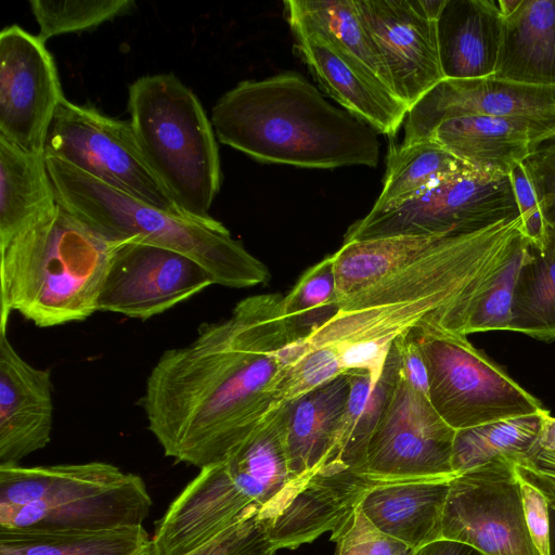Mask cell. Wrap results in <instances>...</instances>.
<instances>
[{"label": "cell", "instance_id": "obj_1", "mask_svg": "<svg viewBox=\"0 0 555 555\" xmlns=\"http://www.w3.org/2000/svg\"><path fill=\"white\" fill-rule=\"evenodd\" d=\"M282 298L247 297L190 345L163 352L141 404L166 456L199 469L222 462L274 409L296 359Z\"/></svg>", "mask_w": 555, "mask_h": 555}, {"label": "cell", "instance_id": "obj_2", "mask_svg": "<svg viewBox=\"0 0 555 555\" xmlns=\"http://www.w3.org/2000/svg\"><path fill=\"white\" fill-rule=\"evenodd\" d=\"M527 241L520 217L439 238L399 271L344 299L337 313L306 341L333 346L345 372L376 382L395 340L429 326L468 335L480 299Z\"/></svg>", "mask_w": 555, "mask_h": 555}, {"label": "cell", "instance_id": "obj_3", "mask_svg": "<svg viewBox=\"0 0 555 555\" xmlns=\"http://www.w3.org/2000/svg\"><path fill=\"white\" fill-rule=\"evenodd\" d=\"M218 140L249 157L302 168L376 167L378 132L295 72L244 80L211 111Z\"/></svg>", "mask_w": 555, "mask_h": 555}, {"label": "cell", "instance_id": "obj_4", "mask_svg": "<svg viewBox=\"0 0 555 555\" xmlns=\"http://www.w3.org/2000/svg\"><path fill=\"white\" fill-rule=\"evenodd\" d=\"M115 244L60 205L0 243V331L13 311L38 327L92 315Z\"/></svg>", "mask_w": 555, "mask_h": 555}, {"label": "cell", "instance_id": "obj_5", "mask_svg": "<svg viewBox=\"0 0 555 555\" xmlns=\"http://www.w3.org/2000/svg\"><path fill=\"white\" fill-rule=\"evenodd\" d=\"M57 204L111 242L132 240L185 255L216 284L243 288L266 283L263 262L218 220L196 219L145 204L52 156H44Z\"/></svg>", "mask_w": 555, "mask_h": 555}, {"label": "cell", "instance_id": "obj_6", "mask_svg": "<svg viewBox=\"0 0 555 555\" xmlns=\"http://www.w3.org/2000/svg\"><path fill=\"white\" fill-rule=\"evenodd\" d=\"M281 404L222 462L203 467L155 522L153 555H185L269 506L291 482Z\"/></svg>", "mask_w": 555, "mask_h": 555}, {"label": "cell", "instance_id": "obj_7", "mask_svg": "<svg viewBox=\"0 0 555 555\" xmlns=\"http://www.w3.org/2000/svg\"><path fill=\"white\" fill-rule=\"evenodd\" d=\"M144 480L105 462L0 466V528L98 530L142 526Z\"/></svg>", "mask_w": 555, "mask_h": 555}, {"label": "cell", "instance_id": "obj_8", "mask_svg": "<svg viewBox=\"0 0 555 555\" xmlns=\"http://www.w3.org/2000/svg\"><path fill=\"white\" fill-rule=\"evenodd\" d=\"M128 112L150 169L186 216L210 219L222 175L214 127L196 94L175 74L142 76Z\"/></svg>", "mask_w": 555, "mask_h": 555}, {"label": "cell", "instance_id": "obj_9", "mask_svg": "<svg viewBox=\"0 0 555 555\" xmlns=\"http://www.w3.org/2000/svg\"><path fill=\"white\" fill-rule=\"evenodd\" d=\"M428 374V399L453 429L538 413L544 408L465 335L429 326L411 330Z\"/></svg>", "mask_w": 555, "mask_h": 555}, {"label": "cell", "instance_id": "obj_10", "mask_svg": "<svg viewBox=\"0 0 555 555\" xmlns=\"http://www.w3.org/2000/svg\"><path fill=\"white\" fill-rule=\"evenodd\" d=\"M518 217L508 175L469 170L396 207L370 211L349 227L344 243L393 236L457 235Z\"/></svg>", "mask_w": 555, "mask_h": 555}, {"label": "cell", "instance_id": "obj_11", "mask_svg": "<svg viewBox=\"0 0 555 555\" xmlns=\"http://www.w3.org/2000/svg\"><path fill=\"white\" fill-rule=\"evenodd\" d=\"M43 154L145 204L184 215L150 169L130 121L65 98L52 118Z\"/></svg>", "mask_w": 555, "mask_h": 555}, {"label": "cell", "instance_id": "obj_12", "mask_svg": "<svg viewBox=\"0 0 555 555\" xmlns=\"http://www.w3.org/2000/svg\"><path fill=\"white\" fill-rule=\"evenodd\" d=\"M455 433L399 371L360 474L375 482L452 479Z\"/></svg>", "mask_w": 555, "mask_h": 555}, {"label": "cell", "instance_id": "obj_13", "mask_svg": "<svg viewBox=\"0 0 555 555\" xmlns=\"http://www.w3.org/2000/svg\"><path fill=\"white\" fill-rule=\"evenodd\" d=\"M441 538L482 555H539L526 525L512 460L496 459L450 481Z\"/></svg>", "mask_w": 555, "mask_h": 555}, {"label": "cell", "instance_id": "obj_14", "mask_svg": "<svg viewBox=\"0 0 555 555\" xmlns=\"http://www.w3.org/2000/svg\"><path fill=\"white\" fill-rule=\"evenodd\" d=\"M212 284L211 274L185 255L132 240L116 242L98 311L146 320Z\"/></svg>", "mask_w": 555, "mask_h": 555}, {"label": "cell", "instance_id": "obj_15", "mask_svg": "<svg viewBox=\"0 0 555 555\" xmlns=\"http://www.w3.org/2000/svg\"><path fill=\"white\" fill-rule=\"evenodd\" d=\"M65 99L46 43L18 25L0 33V137L43 153L54 113Z\"/></svg>", "mask_w": 555, "mask_h": 555}, {"label": "cell", "instance_id": "obj_16", "mask_svg": "<svg viewBox=\"0 0 555 555\" xmlns=\"http://www.w3.org/2000/svg\"><path fill=\"white\" fill-rule=\"evenodd\" d=\"M481 115L524 121L545 142L555 139V86L495 78L442 79L408 112L404 143L425 140L442 121Z\"/></svg>", "mask_w": 555, "mask_h": 555}, {"label": "cell", "instance_id": "obj_17", "mask_svg": "<svg viewBox=\"0 0 555 555\" xmlns=\"http://www.w3.org/2000/svg\"><path fill=\"white\" fill-rule=\"evenodd\" d=\"M377 482L339 463H326L291 480L261 511L272 547L295 550L325 532H338Z\"/></svg>", "mask_w": 555, "mask_h": 555}, {"label": "cell", "instance_id": "obj_18", "mask_svg": "<svg viewBox=\"0 0 555 555\" xmlns=\"http://www.w3.org/2000/svg\"><path fill=\"white\" fill-rule=\"evenodd\" d=\"M360 16L377 44L395 96L408 109L444 79L436 20L423 0H356Z\"/></svg>", "mask_w": 555, "mask_h": 555}, {"label": "cell", "instance_id": "obj_19", "mask_svg": "<svg viewBox=\"0 0 555 555\" xmlns=\"http://www.w3.org/2000/svg\"><path fill=\"white\" fill-rule=\"evenodd\" d=\"M51 371L26 362L0 331V466L47 447L53 427Z\"/></svg>", "mask_w": 555, "mask_h": 555}, {"label": "cell", "instance_id": "obj_20", "mask_svg": "<svg viewBox=\"0 0 555 555\" xmlns=\"http://www.w3.org/2000/svg\"><path fill=\"white\" fill-rule=\"evenodd\" d=\"M295 50L314 80L345 111L390 139L405 120L408 107L369 79L324 41L294 35Z\"/></svg>", "mask_w": 555, "mask_h": 555}, {"label": "cell", "instance_id": "obj_21", "mask_svg": "<svg viewBox=\"0 0 555 555\" xmlns=\"http://www.w3.org/2000/svg\"><path fill=\"white\" fill-rule=\"evenodd\" d=\"M503 16L493 0H446L437 18L440 64L446 79L494 74Z\"/></svg>", "mask_w": 555, "mask_h": 555}, {"label": "cell", "instance_id": "obj_22", "mask_svg": "<svg viewBox=\"0 0 555 555\" xmlns=\"http://www.w3.org/2000/svg\"><path fill=\"white\" fill-rule=\"evenodd\" d=\"M427 139L474 170L493 175H508L543 144L541 134L524 121L481 115L449 118Z\"/></svg>", "mask_w": 555, "mask_h": 555}, {"label": "cell", "instance_id": "obj_23", "mask_svg": "<svg viewBox=\"0 0 555 555\" xmlns=\"http://www.w3.org/2000/svg\"><path fill=\"white\" fill-rule=\"evenodd\" d=\"M452 479L377 482L360 508L377 529L416 551L442 539V517Z\"/></svg>", "mask_w": 555, "mask_h": 555}, {"label": "cell", "instance_id": "obj_24", "mask_svg": "<svg viewBox=\"0 0 555 555\" xmlns=\"http://www.w3.org/2000/svg\"><path fill=\"white\" fill-rule=\"evenodd\" d=\"M284 9L294 35L324 41L352 67L393 94L387 67L356 0H287Z\"/></svg>", "mask_w": 555, "mask_h": 555}, {"label": "cell", "instance_id": "obj_25", "mask_svg": "<svg viewBox=\"0 0 555 555\" xmlns=\"http://www.w3.org/2000/svg\"><path fill=\"white\" fill-rule=\"evenodd\" d=\"M349 389L344 373L284 403L282 431L292 480L311 474L326 459Z\"/></svg>", "mask_w": 555, "mask_h": 555}, {"label": "cell", "instance_id": "obj_26", "mask_svg": "<svg viewBox=\"0 0 555 555\" xmlns=\"http://www.w3.org/2000/svg\"><path fill=\"white\" fill-rule=\"evenodd\" d=\"M495 78L555 86V0H522L503 18Z\"/></svg>", "mask_w": 555, "mask_h": 555}, {"label": "cell", "instance_id": "obj_27", "mask_svg": "<svg viewBox=\"0 0 555 555\" xmlns=\"http://www.w3.org/2000/svg\"><path fill=\"white\" fill-rule=\"evenodd\" d=\"M399 371L400 358L393 344L376 382L366 371L346 372L350 383L348 399L322 465L339 463L361 473L367 444L396 388Z\"/></svg>", "mask_w": 555, "mask_h": 555}, {"label": "cell", "instance_id": "obj_28", "mask_svg": "<svg viewBox=\"0 0 555 555\" xmlns=\"http://www.w3.org/2000/svg\"><path fill=\"white\" fill-rule=\"evenodd\" d=\"M43 153H30L0 137V243L57 208Z\"/></svg>", "mask_w": 555, "mask_h": 555}, {"label": "cell", "instance_id": "obj_29", "mask_svg": "<svg viewBox=\"0 0 555 555\" xmlns=\"http://www.w3.org/2000/svg\"><path fill=\"white\" fill-rule=\"evenodd\" d=\"M0 555H153L142 526L98 530L0 528Z\"/></svg>", "mask_w": 555, "mask_h": 555}, {"label": "cell", "instance_id": "obj_30", "mask_svg": "<svg viewBox=\"0 0 555 555\" xmlns=\"http://www.w3.org/2000/svg\"><path fill=\"white\" fill-rule=\"evenodd\" d=\"M443 236H393L344 243L332 255L339 304L414 261Z\"/></svg>", "mask_w": 555, "mask_h": 555}, {"label": "cell", "instance_id": "obj_31", "mask_svg": "<svg viewBox=\"0 0 555 555\" xmlns=\"http://www.w3.org/2000/svg\"><path fill=\"white\" fill-rule=\"evenodd\" d=\"M474 170L433 140L390 143L383 189L371 212L396 207L439 182Z\"/></svg>", "mask_w": 555, "mask_h": 555}, {"label": "cell", "instance_id": "obj_32", "mask_svg": "<svg viewBox=\"0 0 555 555\" xmlns=\"http://www.w3.org/2000/svg\"><path fill=\"white\" fill-rule=\"evenodd\" d=\"M511 331L555 340V227H547L541 248L529 243L516 279Z\"/></svg>", "mask_w": 555, "mask_h": 555}, {"label": "cell", "instance_id": "obj_33", "mask_svg": "<svg viewBox=\"0 0 555 555\" xmlns=\"http://www.w3.org/2000/svg\"><path fill=\"white\" fill-rule=\"evenodd\" d=\"M548 414L544 409L534 414L456 430L452 452L453 472L459 475L496 459L518 462L540 440Z\"/></svg>", "mask_w": 555, "mask_h": 555}, {"label": "cell", "instance_id": "obj_34", "mask_svg": "<svg viewBox=\"0 0 555 555\" xmlns=\"http://www.w3.org/2000/svg\"><path fill=\"white\" fill-rule=\"evenodd\" d=\"M339 310L332 255L309 268L282 298V314L291 333L306 339Z\"/></svg>", "mask_w": 555, "mask_h": 555}, {"label": "cell", "instance_id": "obj_35", "mask_svg": "<svg viewBox=\"0 0 555 555\" xmlns=\"http://www.w3.org/2000/svg\"><path fill=\"white\" fill-rule=\"evenodd\" d=\"M29 7L39 26L37 36L44 43L59 35L94 29L137 10L133 0H30Z\"/></svg>", "mask_w": 555, "mask_h": 555}, {"label": "cell", "instance_id": "obj_36", "mask_svg": "<svg viewBox=\"0 0 555 555\" xmlns=\"http://www.w3.org/2000/svg\"><path fill=\"white\" fill-rule=\"evenodd\" d=\"M344 373L346 372L335 347L309 346L286 369L276 388L274 408L291 402Z\"/></svg>", "mask_w": 555, "mask_h": 555}, {"label": "cell", "instance_id": "obj_37", "mask_svg": "<svg viewBox=\"0 0 555 555\" xmlns=\"http://www.w3.org/2000/svg\"><path fill=\"white\" fill-rule=\"evenodd\" d=\"M529 246L527 240L489 286L468 325V334L488 331H511V313L518 270Z\"/></svg>", "mask_w": 555, "mask_h": 555}, {"label": "cell", "instance_id": "obj_38", "mask_svg": "<svg viewBox=\"0 0 555 555\" xmlns=\"http://www.w3.org/2000/svg\"><path fill=\"white\" fill-rule=\"evenodd\" d=\"M272 548L261 507L251 506L234 524L185 555H260Z\"/></svg>", "mask_w": 555, "mask_h": 555}, {"label": "cell", "instance_id": "obj_39", "mask_svg": "<svg viewBox=\"0 0 555 555\" xmlns=\"http://www.w3.org/2000/svg\"><path fill=\"white\" fill-rule=\"evenodd\" d=\"M331 541L336 543L335 555H408L413 552L377 529L360 506L352 518L331 535Z\"/></svg>", "mask_w": 555, "mask_h": 555}, {"label": "cell", "instance_id": "obj_40", "mask_svg": "<svg viewBox=\"0 0 555 555\" xmlns=\"http://www.w3.org/2000/svg\"><path fill=\"white\" fill-rule=\"evenodd\" d=\"M515 469L533 485L555 512V418L546 416L540 440L521 460Z\"/></svg>", "mask_w": 555, "mask_h": 555}, {"label": "cell", "instance_id": "obj_41", "mask_svg": "<svg viewBox=\"0 0 555 555\" xmlns=\"http://www.w3.org/2000/svg\"><path fill=\"white\" fill-rule=\"evenodd\" d=\"M508 176L521 219L522 234L532 246L541 248L545 242L548 224L526 162L516 164Z\"/></svg>", "mask_w": 555, "mask_h": 555}, {"label": "cell", "instance_id": "obj_42", "mask_svg": "<svg viewBox=\"0 0 555 555\" xmlns=\"http://www.w3.org/2000/svg\"><path fill=\"white\" fill-rule=\"evenodd\" d=\"M516 472V469H515ZM519 482L526 525L539 555H551L550 506L544 495L520 474Z\"/></svg>", "mask_w": 555, "mask_h": 555}, {"label": "cell", "instance_id": "obj_43", "mask_svg": "<svg viewBox=\"0 0 555 555\" xmlns=\"http://www.w3.org/2000/svg\"><path fill=\"white\" fill-rule=\"evenodd\" d=\"M548 225L555 227V149L539 147L526 160Z\"/></svg>", "mask_w": 555, "mask_h": 555}, {"label": "cell", "instance_id": "obj_44", "mask_svg": "<svg viewBox=\"0 0 555 555\" xmlns=\"http://www.w3.org/2000/svg\"><path fill=\"white\" fill-rule=\"evenodd\" d=\"M393 344L399 352L401 374L415 389L428 397L427 367L412 332L399 336Z\"/></svg>", "mask_w": 555, "mask_h": 555}, {"label": "cell", "instance_id": "obj_45", "mask_svg": "<svg viewBox=\"0 0 555 555\" xmlns=\"http://www.w3.org/2000/svg\"><path fill=\"white\" fill-rule=\"evenodd\" d=\"M413 555H482L474 547L448 539H439L414 551Z\"/></svg>", "mask_w": 555, "mask_h": 555}, {"label": "cell", "instance_id": "obj_46", "mask_svg": "<svg viewBox=\"0 0 555 555\" xmlns=\"http://www.w3.org/2000/svg\"><path fill=\"white\" fill-rule=\"evenodd\" d=\"M522 0H500L496 1V5L503 16V18L513 14L518 7L521 4Z\"/></svg>", "mask_w": 555, "mask_h": 555}, {"label": "cell", "instance_id": "obj_47", "mask_svg": "<svg viewBox=\"0 0 555 555\" xmlns=\"http://www.w3.org/2000/svg\"><path fill=\"white\" fill-rule=\"evenodd\" d=\"M551 518V555H555V512H550Z\"/></svg>", "mask_w": 555, "mask_h": 555}, {"label": "cell", "instance_id": "obj_48", "mask_svg": "<svg viewBox=\"0 0 555 555\" xmlns=\"http://www.w3.org/2000/svg\"><path fill=\"white\" fill-rule=\"evenodd\" d=\"M539 147L555 149V139L552 140V141L545 142L544 144L540 145Z\"/></svg>", "mask_w": 555, "mask_h": 555}, {"label": "cell", "instance_id": "obj_49", "mask_svg": "<svg viewBox=\"0 0 555 555\" xmlns=\"http://www.w3.org/2000/svg\"><path fill=\"white\" fill-rule=\"evenodd\" d=\"M275 552H276V551L272 548V550H269V551H267V552H264V553H262V554H260V555H274V554H275Z\"/></svg>", "mask_w": 555, "mask_h": 555}, {"label": "cell", "instance_id": "obj_50", "mask_svg": "<svg viewBox=\"0 0 555 555\" xmlns=\"http://www.w3.org/2000/svg\"><path fill=\"white\" fill-rule=\"evenodd\" d=\"M413 553H414V551H413V552H411V553H410V554H408V555H413Z\"/></svg>", "mask_w": 555, "mask_h": 555}]
</instances>
